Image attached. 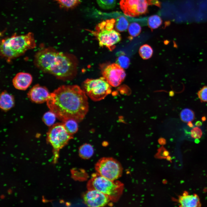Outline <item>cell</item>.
Returning <instances> with one entry per match:
<instances>
[{
	"mask_svg": "<svg viewBox=\"0 0 207 207\" xmlns=\"http://www.w3.org/2000/svg\"><path fill=\"white\" fill-rule=\"evenodd\" d=\"M47 104L50 110L62 122L68 119L80 122L89 110L87 96L77 85H63L58 87L51 93Z\"/></svg>",
	"mask_w": 207,
	"mask_h": 207,
	"instance_id": "obj_1",
	"label": "cell"
},
{
	"mask_svg": "<svg viewBox=\"0 0 207 207\" xmlns=\"http://www.w3.org/2000/svg\"><path fill=\"white\" fill-rule=\"evenodd\" d=\"M35 65L43 71L62 79H69L76 74V62L71 55L51 48L39 51L35 55Z\"/></svg>",
	"mask_w": 207,
	"mask_h": 207,
	"instance_id": "obj_2",
	"label": "cell"
},
{
	"mask_svg": "<svg viewBox=\"0 0 207 207\" xmlns=\"http://www.w3.org/2000/svg\"><path fill=\"white\" fill-rule=\"evenodd\" d=\"M36 46L32 33L29 32L23 35H15L2 40L0 45L1 54L9 60L22 55L26 51L34 48Z\"/></svg>",
	"mask_w": 207,
	"mask_h": 207,
	"instance_id": "obj_3",
	"label": "cell"
},
{
	"mask_svg": "<svg viewBox=\"0 0 207 207\" xmlns=\"http://www.w3.org/2000/svg\"><path fill=\"white\" fill-rule=\"evenodd\" d=\"M87 190L95 189L107 195L113 202H117L121 196L124 185L118 181H112L93 173L87 184Z\"/></svg>",
	"mask_w": 207,
	"mask_h": 207,
	"instance_id": "obj_4",
	"label": "cell"
},
{
	"mask_svg": "<svg viewBox=\"0 0 207 207\" xmlns=\"http://www.w3.org/2000/svg\"><path fill=\"white\" fill-rule=\"evenodd\" d=\"M115 23L113 19L103 21L97 25L95 32L99 46H105L110 50L114 49V45L121 40L120 34L113 29Z\"/></svg>",
	"mask_w": 207,
	"mask_h": 207,
	"instance_id": "obj_5",
	"label": "cell"
},
{
	"mask_svg": "<svg viewBox=\"0 0 207 207\" xmlns=\"http://www.w3.org/2000/svg\"><path fill=\"white\" fill-rule=\"evenodd\" d=\"M73 138V135L68 133L63 123L53 124L49 129L47 133V140L53 147L55 162L57 160L60 150Z\"/></svg>",
	"mask_w": 207,
	"mask_h": 207,
	"instance_id": "obj_6",
	"label": "cell"
},
{
	"mask_svg": "<svg viewBox=\"0 0 207 207\" xmlns=\"http://www.w3.org/2000/svg\"><path fill=\"white\" fill-rule=\"evenodd\" d=\"M83 85L87 96L94 101L103 99L111 92L110 85L103 77L96 79H87Z\"/></svg>",
	"mask_w": 207,
	"mask_h": 207,
	"instance_id": "obj_7",
	"label": "cell"
},
{
	"mask_svg": "<svg viewBox=\"0 0 207 207\" xmlns=\"http://www.w3.org/2000/svg\"><path fill=\"white\" fill-rule=\"evenodd\" d=\"M96 172L100 175L112 181L120 177L122 168L120 162L112 157H104L100 159L95 165Z\"/></svg>",
	"mask_w": 207,
	"mask_h": 207,
	"instance_id": "obj_8",
	"label": "cell"
},
{
	"mask_svg": "<svg viewBox=\"0 0 207 207\" xmlns=\"http://www.w3.org/2000/svg\"><path fill=\"white\" fill-rule=\"evenodd\" d=\"M122 68L116 63L104 65L101 67L103 77L111 85L116 87L124 80L126 74Z\"/></svg>",
	"mask_w": 207,
	"mask_h": 207,
	"instance_id": "obj_9",
	"label": "cell"
},
{
	"mask_svg": "<svg viewBox=\"0 0 207 207\" xmlns=\"http://www.w3.org/2000/svg\"><path fill=\"white\" fill-rule=\"evenodd\" d=\"M120 4L124 14L131 17L145 14L147 11V0H120Z\"/></svg>",
	"mask_w": 207,
	"mask_h": 207,
	"instance_id": "obj_10",
	"label": "cell"
},
{
	"mask_svg": "<svg viewBox=\"0 0 207 207\" xmlns=\"http://www.w3.org/2000/svg\"><path fill=\"white\" fill-rule=\"evenodd\" d=\"M84 202L89 207H103L112 205V202L106 195L96 190H88L83 194Z\"/></svg>",
	"mask_w": 207,
	"mask_h": 207,
	"instance_id": "obj_11",
	"label": "cell"
},
{
	"mask_svg": "<svg viewBox=\"0 0 207 207\" xmlns=\"http://www.w3.org/2000/svg\"><path fill=\"white\" fill-rule=\"evenodd\" d=\"M51 93L45 87L37 84L34 86L29 91L28 97L32 101L41 103L47 101Z\"/></svg>",
	"mask_w": 207,
	"mask_h": 207,
	"instance_id": "obj_12",
	"label": "cell"
},
{
	"mask_svg": "<svg viewBox=\"0 0 207 207\" xmlns=\"http://www.w3.org/2000/svg\"><path fill=\"white\" fill-rule=\"evenodd\" d=\"M32 80L31 75L27 73L20 72L17 73L12 80L13 86L16 89L26 90L30 85Z\"/></svg>",
	"mask_w": 207,
	"mask_h": 207,
	"instance_id": "obj_13",
	"label": "cell"
},
{
	"mask_svg": "<svg viewBox=\"0 0 207 207\" xmlns=\"http://www.w3.org/2000/svg\"><path fill=\"white\" fill-rule=\"evenodd\" d=\"M179 201L181 206L183 207H197L201 206L199 198L197 195H188L184 193L179 196Z\"/></svg>",
	"mask_w": 207,
	"mask_h": 207,
	"instance_id": "obj_14",
	"label": "cell"
},
{
	"mask_svg": "<svg viewBox=\"0 0 207 207\" xmlns=\"http://www.w3.org/2000/svg\"><path fill=\"white\" fill-rule=\"evenodd\" d=\"M14 99L12 95L5 91L2 92L0 95V107L5 111L10 110L14 106Z\"/></svg>",
	"mask_w": 207,
	"mask_h": 207,
	"instance_id": "obj_15",
	"label": "cell"
},
{
	"mask_svg": "<svg viewBox=\"0 0 207 207\" xmlns=\"http://www.w3.org/2000/svg\"><path fill=\"white\" fill-rule=\"evenodd\" d=\"M94 150L93 146L90 144L85 143L79 148L78 154L80 157L84 159L91 158L93 154Z\"/></svg>",
	"mask_w": 207,
	"mask_h": 207,
	"instance_id": "obj_16",
	"label": "cell"
},
{
	"mask_svg": "<svg viewBox=\"0 0 207 207\" xmlns=\"http://www.w3.org/2000/svg\"><path fill=\"white\" fill-rule=\"evenodd\" d=\"M78 122L72 119H68L63 122V123L68 133L73 135L76 133L78 129Z\"/></svg>",
	"mask_w": 207,
	"mask_h": 207,
	"instance_id": "obj_17",
	"label": "cell"
},
{
	"mask_svg": "<svg viewBox=\"0 0 207 207\" xmlns=\"http://www.w3.org/2000/svg\"><path fill=\"white\" fill-rule=\"evenodd\" d=\"M129 24L128 20L124 17H119L115 22L116 29L119 32L125 31L128 28Z\"/></svg>",
	"mask_w": 207,
	"mask_h": 207,
	"instance_id": "obj_18",
	"label": "cell"
},
{
	"mask_svg": "<svg viewBox=\"0 0 207 207\" xmlns=\"http://www.w3.org/2000/svg\"><path fill=\"white\" fill-rule=\"evenodd\" d=\"M181 120L185 122H188L193 120L195 118L194 112L190 109L185 108L182 110L180 114Z\"/></svg>",
	"mask_w": 207,
	"mask_h": 207,
	"instance_id": "obj_19",
	"label": "cell"
},
{
	"mask_svg": "<svg viewBox=\"0 0 207 207\" xmlns=\"http://www.w3.org/2000/svg\"><path fill=\"white\" fill-rule=\"evenodd\" d=\"M162 23V20L161 18L157 15L152 16L148 19V25L152 30L158 28Z\"/></svg>",
	"mask_w": 207,
	"mask_h": 207,
	"instance_id": "obj_20",
	"label": "cell"
},
{
	"mask_svg": "<svg viewBox=\"0 0 207 207\" xmlns=\"http://www.w3.org/2000/svg\"><path fill=\"white\" fill-rule=\"evenodd\" d=\"M139 53L141 57L143 59L146 60L152 57L153 50L150 45L147 44H144L140 47Z\"/></svg>",
	"mask_w": 207,
	"mask_h": 207,
	"instance_id": "obj_21",
	"label": "cell"
},
{
	"mask_svg": "<svg viewBox=\"0 0 207 207\" xmlns=\"http://www.w3.org/2000/svg\"><path fill=\"white\" fill-rule=\"evenodd\" d=\"M56 118L55 114L50 110L44 114L43 117V120L47 126H51L55 122Z\"/></svg>",
	"mask_w": 207,
	"mask_h": 207,
	"instance_id": "obj_22",
	"label": "cell"
},
{
	"mask_svg": "<svg viewBox=\"0 0 207 207\" xmlns=\"http://www.w3.org/2000/svg\"><path fill=\"white\" fill-rule=\"evenodd\" d=\"M128 30L129 34L132 37H135L139 35L141 31V27L139 24L133 22L129 26Z\"/></svg>",
	"mask_w": 207,
	"mask_h": 207,
	"instance_id": "obj_23",
	"label": "cell"
},
{
	"mask_svg": "<svg viewBox=\"0 0 207 207\" xmlns=\"http://www.w3.org/2000/svg\"><path fill=\"white\" fill-rule=\"evenodd\" d=\"M97 3L101 8L109 9L114 7L116 4V0H96Z\"/></svg>",
	"mask_w": 207,
	"mask_h": 207,
	"instance_id": "obj_24",
	"label": "cell"
},
{
	"mask_svg": "<svg viewBox=\"0 0 207 207\" xmlns=\"http://www.w3.org/2000/svg\"><path fill=\"white\" fill-rule=\"evenodd\" d=\"M62 6L66 8H71L75 6L80 1V0H56Z\"/></svg>",
	"mask_w": 207,
	"mask_h": 207,
	"instance_id": "obj_25",
	"label": "cell"
},
{
	"mask_svg": "<svg viewBox=\"0 0 207 207\" xmlns=\"http://www.w3.org/2000/svg\"><path fill=\"white\" fill-rule=\"evenodd\" d=\"M116 63L123 68H127L130 64L129 58L125 55H122L118 57L116 60Z\"/></svg>",
	"mask_w": 207,
	"mask_h": 207,
	"instance_id": "obj_26",
	"label": "cell"
},
{
	"mask_svg": "<svg viewBox=\"0 0 207 207\" xmlns=\"http://www.w3.org/2000/svg\"><path fill=\"white\" fill-rule=\"evenodd\" d=\"M197 95L201 102H207V85L204 86L199 91Z\"/></svg>",
	"mask_w": 207,
	"mask_h": 207,
	"instance_id": "obj_27",
	"label": "cell"
},
{
	"mask_svg": "<svg viewBox=\"0 0 207 207\" xmlns=\"http://www.w3.org/2000/svg\"><path fill=\"white\" fill-rule=\"evenodd\" d=\"M202 131L198 127H194L191 131V135L194 138L199 139L202 135Z\"/></svg>",
	"mask_w": 207,
	"mask_h": 207,
	"instance_id": "obj_28",
	"label": "cell"
},
{
	"mask_svg": "<svg viewBox=\"0 0 207 207\" xmlns=\"http://www.w3.org/2000/svg\"><path fill=\"white\" fill-rule=\"evenodd\" d=\"M148 4H154L158 6H159L160 4L158 0H149Z\"/></svg>",
	"mask_w": 207,
	"mask_h": 207,
	"instance_id": "obj_29",
	"label": "cell"
},
{
	"mask_svg": "<svg viewBox=\"0 0 207 207\" xmlns=\"http://www.w3.org/2000/svg\"><path fill=\"white\" fill-rule=\"evenodd\" d=\"M195 124L197 126H200L202 125V123L200 121H198L195 122Z\"/></svg>",
	"mask_w": 207,
	"mask_h": 207,
	"instance_id": "obj_30",
	"label": "cell"
},
{
	"mask_svg": "<svg viewBox=\"0 0 207 207\" xmlns=\"http://www.w3.org/2000/svg\"><path fill=\"white\" fill-rule=\"evenodd\" d=\"M187 125L190 127H192L193 126V125L191 121L188 122Z\"/></svg>",
	"mask_w": 207,
	"mask_h": 207,
	"instance_id": "obj_31",
	"label": "cell"
},
{
	"mask_svg": "<svg viewBox=\"0 0 207 207\" xmlns=\"http://www.w3.org/2000/svg\"><path fill=\"white\" fill-rule=\"evenodd\" d=\"M206 120V118L205 116H204L202 118V122L205 121Z\"/></svg>",
	"mask_w": 207,
	"mask_h": 207,
	"instance_id": "obj_32",
	"label": "cell"
},
{
	"mask_svg": "<svg viewBox=\"0 0 207 207\" xmlns=\"http://www.w3.org/2000/svg\"><path fill=\"white\" fill-rule=\"evenodd\" d=\"M170 95L171 96H172L174 95V92L173 91H171L169 93Z\"/></svg>",
	"mask_w": 207,
	"mask_h": 207,
	"instance_id": "obj_33",
	"label": "cell"
},
{
	"mask_svg": "<svg viewBox=\"0 0 207 207\" xmlns=\"http://www.w3.org/2000/svg\"><path fill=\"white\" fill-rule=\"evenodd\" d=\"M195 142L196 143H198L199 142V141L198 140V139H196L195 140Z\"/></svg>",
	"mask_w": 207,
	"mask_h": 207,
	"instance_id": "obj_34",
	"label": "cell"
}]
</instances>
